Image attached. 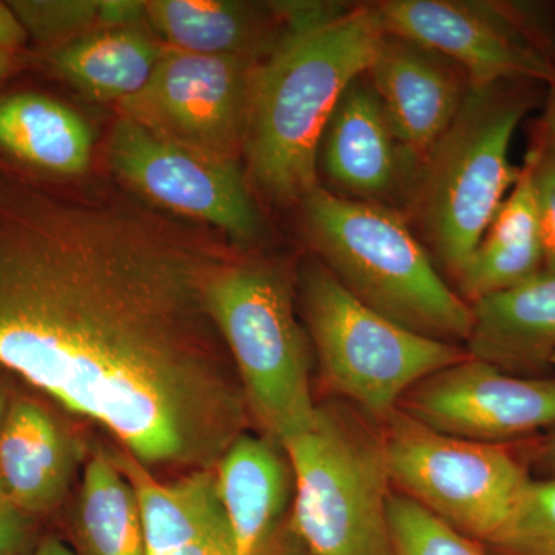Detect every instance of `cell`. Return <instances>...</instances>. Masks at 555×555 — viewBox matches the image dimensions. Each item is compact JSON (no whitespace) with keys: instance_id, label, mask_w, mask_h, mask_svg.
Masks as SVG:
<instances>
[{"instance_id":"obj_1","label":"cell","mask_w":555,"mask_h":555,"mask_svg":"<svg viewBox=\"0 0 555 555\" xmlns=\"http://www.w3.org/2000/svg\"><path fill=\"white\" fill-rule=\"evenodd\" d=\"M222 244L0 166V366L141 465L215 469L250 422L208 309Z\"/></svg>"},{"instance_id":"obj_2","label":"cell","mask_w":555,"mask_h":555,"mask_svg":"<svg viewBox=\"0 0 555 555\" xmlns=\"http://www.w3.org/2000/svg\"><path fill=\"white\" fill-rule=\"evenodd\" d=\"M385 35L374 5L291 33L251 79L243 155L273 203H302L318 185V152L349 83L366 72Z\"/></svg>"},{"instance_id":"obj_3","label":"cell","mask_w":555,"mask_h":555,"mask_svg":"<svg viewBox=\"0 0 555 555\" xmlns=\"http://www.w3.org/2000/svg\"><path fill=\"white\" fill-rule=\"evenodd\" d=\"M301 204L324 266L353 297L416 334L467 343L473 308L444 283L400 211L321 188Z\"/></svg>"},{"instance_id":"obj_4","label":"cell","mask_w":555,"mask_h":555,"mask_svg":"<svg viewBox=\"0 0 555 555\" xmlns=\"http://www.w3.org/2000/svg\"><path fill=\"white\" fill-rule=\"evenodd\" d=\"M532 82L469 86L451 126L420 160L406 192L408 214L452 273L520 177L509 159L518 124L532 107Z\"/></svg>"},{"instance_id":"obj_5","label":"cell","mask_w":555,"mask_h":555,"mask_svg":"<svg viewBox=\"0 0 555 555\" xmlns=\"http://www.w3.org/2000/svg\"><path fill=\"white\" fill-rule=\"evenodd\" d=\"M295 499L291 531L308 555H392L385 449L353 416L318 406L281 444Z\"/></svg>"},{"instance_id":"obj_6","label":"cell","mask_w":555,"mask_h":555,"mask_svg":"<svg viewBox=\"0 0 555 555\" xmlns=\"http://www.w3.org/2000/svg\"><path fill=\"white\" fill-rule=\"evenodd\" d=\"M208 309L228 347L248 411L283 444L308 429L318 406L310 389L308 338L278 270L229 261L211 281Z\"/></svg>"},{"instance_id":"obj_7","label":"cell","mask_w":555,"mask_h":555,"mask_svg":"<svg viewBox=\"0 0 555 555\" xmlns=\"http://www.w3.org/2000/svg\"><path fill=\"white\" fill-rule=\"evenodd\" d=\"M301 302L324 383L378 422L420 382L470 357L375 312L324 264L302 270Z\"/></svg>"},{"instance_id":"obj_8","label":"cell","mask_w":555,"mask_h":555,"mask_svg":"<svg viewBox=\"0 0 555 555\" xmlns=\"http://www.w3.org/2000/svg\"><path fill=\"white\" fill-rule=\"evenodd\" d=\"M383 449L398 494L476 542H494L532 480L516 443L492 444L438 433L396 409Z\"/></svg>"},{"instance_id":"obj_9","label":"cell","mask_w":555,"mask_h":555,"mask_svg":"<svg viewBox=\"0 0 555 555\" xmlns=\"http://www.w3.org/2000/svg\"><path fill=\"white\" fill-rule=\"evenodd\" d=\"M259 62L166 47L147 86L118 104L120 118L208 158L240 163Z\"/></svg>"},{"instance_id":"obj_10","label":"cell","mask_w":555,"mask_h":555,"mask_svg":"<svg viewBox=\"0 0 555 555\" xmlns=\"http://www.w3.org/2000/svg\"><path fill=\"white\" fill-rule=\"evenodd\" d=\"M374 7L385 31L448 57L470 86L503 80L547 86L554 79L555 61L517 7L460 0H386Z\"/></svg>"},{"instance_id":"obj_11","label":"cell","mask_w":555,"mask_h":555,"mask_svg":"<svg viewBox=\"0 0 555 555\" xmlns=\"http://www.w3.org/2000/svg\"><path fill=\"white\" fill-rule=\"evenodd\" d=\"M107 156L124 181L166 210L221 230L235 243H251L261 233L240 163L199 155L127 118L116 120Z\"/></svg>"},{"instance_id":"obj_12","label":"cell","mask_w":555,"mask_h":555,"mask_svg":"<svg viewBox=\"0 0 555 555\" xmlns=\"http://www.w3.org/2000/svg\"><path fill=\"white\" fill-rule=\"evenodd\" d=\"M398 409L448 436L513 444L555 429V377H517L467 357L412 387Z\"/></svg>"},{"instance_id":"obj_13","label":"cell","mask_w":555,"mask_h":555,"mask_svg":"<svg viewBox=\"0 0 555 555\" xmlns=\"http://www.w3.org/2000/svg\"><path fill=\"white\" fill-rule=\"evenodd\" d=\"M364 75L398 144L418 167L462 107L470 86L465 72L423 43L385 31Z\"/></svg>"},{"instance_id":"obj_14","label":"cell","mask_w":555,"mask_h":555,"mask_svg":"<svg viewBox=\"0 0 555 555\" xmlns=\"http://www.w3.org/2000/svg\"><path fill=\"white\" fill-rule=\"evenodd\" d=\"M320 166L343 198L383 204L411 184L416 166L393 137L364 73L349 83L328 119Z\"/></svg>"},{"instance_id":"obj_15","label":"cell","mask_w":555,"mask_h":555,"mask_svg":"<svg viewBox=\"0 0 555 555\" xmlns=\"http://www.w3.org/2000/svg\"><path fill=\"white\" fill-rule=\"evenodd\" d=\"M80 448L67 430L30 397L11 398L0 426V483L7 500L42 520L67 499Z\"/></svg>"},{"instance_id":"obj_16","label":"cell","mask_w":555,"mask_h":555,"mask_svg":"<svg viewBox=\"0 0 555 555\" xmlns=\"http://www.w3.org/2000/svg\"><path fill=\"white\" fill-rule=\"evenodd\" d=\"M470 308V357L517 377H546L555 356V273L542 270Z\"/></svg>"},{"instance_id":"obj_17","label":"cell","mask_w":555,"mask_h":555,"mask_svg":"<svg viewBox=\"0 0 555 555\" xmlns=\"http://www.w3.org/2000/svg\"><path fill=\"white\" fill-rule=\"evenodd\" d=\"M145 21L170 49L262 61L288 35L275 2L149 0Z\"/></svg>"},{"instance_id":"obj_18","label":"cell","mask_w":555,"mask_h":555,"mask_svg":"<svg viewBox=\"0 0 555 555\" xmlns=\"http://www.w3.org/2000/svg\"><path fill=\"white\" fill-rule=\"evenodd\" d=\"M286 452L269 437L243 434L217 466L218 491L236 555H259L291 494Z\"/></svg>"},{"instance_id":"obj_19","label":"cell","mask_w":555,"mask_h":555,"mask_svg":"<svg viewBox=\"0 0 555 555\" xmlns=\"http://www.w3.org/2000/svg\"><path fill=\"white\" fill-rule=\"evenodd\" d=\"M116 460L137 494L149 555H169L228 521L219 499L217 467L190 470L163 483L133 456Z\"/></svg>"},{"instance_id":"obj_20","label":"cell","mask_w":555,"mask_h":555,"mask_svg":"<svg viewBox=\"0 0 555 555\" xmlns=\"http://www.w3.org/2000/svg\"><path fill=\"white\" fill-rule=\"evenodd\" d=\"M0 150L33 169L78 177L89 170L93 133L75 109L25 91L0 98Z\"/></svg>"},{"instance_id":"obj_21","label":"cell","mask_w":555,"mask_h":555,"mask_svg":"<svg viewBox=\"0 0 555 555\" xmlns=\"http://www.w3.org/2000/svg\"><path fill=\"white\" fill-rule=\"evenodd\" d=\"M67 535L78 555H149L133 486L105 449L87 462Z\"/></svg>"},{"instance_id":"obj_22","label":"cell","mask_w":555,"mask_h":555,"mask_svg":"<svg viewBox=\"0 0 555 555\" xmlns=\"http://www.w3.org/2000/svg\"><path fill=\"white\" fill-rule=\"evenodd\" d=\"M164 50L137 25L90 33L57 47L50 61L83 96L120 104L147 86Z\"/></svg>"},{"instance_id":"obj_23","label":"cell","mask_w":555,"mask_h":555,"mask_svg":"<svg viewBox=\"0 0 555 555\" xmlns=\"http://www.w3.org/2000/svg\"><path fill=\"white\" fill-rule=\"evenodd\" d=\"M392 555H486L476 540L456 531L401 494L389 499Z\"/></svg>"},{"instance_id":"obj_24","label":"cell","mask_w":555,"mask_h":555,"mask_svg":"<svg viewBox=\"0 0 555 555\" xmlns=\"http://www.w3.org/2000/svg\"><path fill=\"white\" fill-rule=\"evenodd\" d=\"M488 546L495 555H555V478L532 477L509 524Z\"/></svg>"},{"instance_id":"obj_25","label":"cell","mask_w":555,"mask_h":555,"mask_svg":"<svg viewBox=\"0 0 555 555\" xmlns=\"http://www.w3.org/2000/svg\"><path fill=\"white\" fill-rule=\"evenodd\" d=\"M9 5L27 35L38 42L62 47L104 30L102 0H11Z\"/></svg>"},{"instance_id":"obj_26","label":"cell","mask_w":555,"mask_h":555,"mask_svg":"<svg viewBox=\"0 0 555 555\" xmlns=\"http://www.w3.org/2000/svg\"><path fill=\"white\" fill-rule=\"evenodd\" d=\"M540 130L526 160L534 179L543 270L555 273V142L545 130Z\"/></svg>"},{"instance_id":"obj_27","label":"cell","mask_w":555,"mask_h":555,"mask_svg":"<svg viewBox=\"0 0 555 555\" xmlns=\"http://www.w3.org/2000/svg\"><path fill=\"white\" fill-rule=\"evenodd\" d=\"M46 535L40 518L0 503V555H33Z\"/></svg>"},{"instance_id":"obj_28","label":"cell","mask_w":555,"mask_h":555,"mask_svg":"<svg viewBox=\"0 0 555 555\" xmlns=\"http://www.w3.org/2000/svg\"><path fill=\"white\" fill-rule=\"evenodd\" d=\"M516 448L529 473L535 470L534 478H555V429L526 438L524 447Z\"/></svg>"},{"instance_id":"obj_29","label":"cell","mask_w":555,"mask_h":555,"mask_svg":"<svg viewBox=\"0 0 555 555\" xmlns=\"http://www.w3.org/2000/svg\"><path fill=\"white\" fill-rule=\"evenodd\" d=\"M169 555H236L228 521L208 532L207 535L201 537L196 542L179 547Z\"/></svg>"},{"instance_id":"obj_30","label":"cell","mask_w":555,"mask_h":555,"mask_svg":"<svg viewBox=\"0 0 555 555\" xmlns=\"http://www.w3.org/2000/svg\"><path fill=\"white\" fill-rule=\"evenodd\" d=\"M27 38V31L10 9L9 2H0V50L16 51Z\"/></svg>"},{"instance_id":"obj_31","label":"cell","mask_w":555,"mask_h":555,"mask_svg":"<svg viewBox=\"0 0 555 555\" xmlns=\"http://www.w3.org/2000/svg\"><path fill=\"white\" fill-rule=\"evenodd\" d=\"M33 555H78L61 537L47 534Z\"/></svg>"},{"instance_id":"obj_32","label":"cell","mask_w":555,"mask_h":555,"mask_svg":"<svg viewBox=\"0 0 555 555\" xmlns=\"http://www.w3.org/2000/svg\"><path fill=\"white\" fill-rule=\"evenodd\" d=\"M542 129L545 130L555 142V76L554 79L547 83L546 113Z\"/></svg>"},{"instance_id":"obj_33","label":"cell","mask_w":555,"mask_h":555,"mask_svg":"<svg viewBox=\"0 0 555 555\" xmlns=\"http://www.w3.org/2000/svg\"><path fill=\"white\" fill-rule=\"evenodd\" d=\"M14 56H16V51L0 50V82L9 76L13 68Z\"/></svg>"},{"instance_id":"obj_34","label":"cell","mask_w":555,"mask_h":555,"mask_svg":"<svg viewBox=\"0 0 555 555\" xmlns=\"http://www.w3.org/2000/svg\"><path fill=\"white\" fill-rule=\"evenodd\" d=\"M11 398L7 392L5 387L0 383V426H2L3 420H5L7 412H9Z\"/></svg>"},{"instance_id":"obj_35","label":"cell","mask_w":555,"mask_h":555,"mask_svg":"<svg viewBox=\"0 0 555 555\" xmlns=\"http://www.w3.org/2000/svg\"><path fill=\"white\" fill-rule=\"evenodd\" d=\"M9 502L5 496V492H3L2 483H0V503Z\"/></svg>"},{"instance_id":"obj_36","label":"cell","mask_w":555,"mask_h":555,"mask_svg":"<svg viewBox=\"0 0 555 555\" xmlns=\"http://www.w3.org/2000/svg\"><path fill=\"white\" fill-rule=\"evenodd\" d=\"M553 367H555V356L553 358Z\"/></svg>"}]
</instances>
